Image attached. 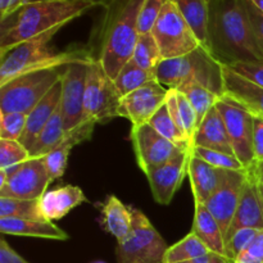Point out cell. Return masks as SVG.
<instances>
[{
    "mask_svg": "<svg viewBox=\"0 0 263 263\" xmlns=\"http://www.w3.org/2000/svg\"><path fill=\"white\" fill-rule=\"evenodd\" d=\"M208 50L223 66L263 61V46L254 33L241 0L210 2Z\"/></svg>",
    "mask_w": 263,
    "mask_h": 263,
    "instance_id": "obj_1",
    "label": "cell"
},
{
    "mask_svg": "<svg viewBox=\"0 0 263 263\" xmlns=\"http://www.w3.org/2000/svg\"><path fill=\"white\" fill-rule=\"evenodd\" d=\"M144 0H109L98 26L99 58L105 73L115 80L133 58L139 39L138 20Z\"/></svg>",
    "mask_w": 263,
    "mask_h": 263,
    "instance_id": "obj_2",
    "label": "cell"
},
{
    "mask_svg": "<svg viewBox=\"0 0 263 263\" xmlns=\"http://www.w3.org/2000/svg\"><path fill=\"white\" fill-rule=\"evenodd\" d=\"M99 7L85 0H35L15 13L10 25L3 26L0 36V57L18 44L62 28L71 21Z\"/></svg>",
    "mask_w": 263,
    "mask_h": 263,
    "instance_id": "obj_3",
    "label": "cell"
},
{
    "mask_svg": "<svg viewBox=\"0 0 263 263\" xmlns=\"http://www.w3.org/2000/svg\"><path fill=\"white\" fill-rule=\"evenodd\" d=\"M61 28H55L40 36L18 44L2 55L0 63V86L22 76L46 69L63 68L68 64L80 61L92 59L91 50L73 49V50L55 51L50 48V41Z\"/></svg>",
    "mask_w": 263,
    "mask_h": 263,
    "instance_id": "obj_4",
    "label": "cell"
},
{
    "mask_svg": "<svg viewBox=\"0 0 263 263\" xmlns=\"http://www.w3.org/2000/svg\"><path fill=\"white\" fill-rule=\"evenodd\" d=\"M157 81L168 89H180L189 84H199L223 97V66L203 46L197 50L163 59L156 69Z\"/></svg>",
    "mask_w": 263,
    "mask_h": 263,
    "instance_id": "obj_5",
    "label": "cell"
},
{
    "mask_svg": "<svg viewBox=\"0 0 263 263\" xmlns=\"http://www.w3.org/2000/svg\"><path fill=\"white\" fill-rule=\"evenodd\" d=\"M133 226L126 238L117 241V263H163L167 244L141 211L131 208Z\"/></svg>",
    "mask_w": 263,
    "mask_h": 263,
    "instance_id": "obj_6",
    "label": "cell"
},
{
    "mask_svg": "<svg viewBox=\"0 0 263 263\" xmlns=\"http://www.w3.org/2000/svg\"><path fill=\"white\" fill-rule=\"evenodd\" d=\"M63 68L22 74L0 86V112L28 115L61 80Z\"/></svg>",
    "mask_w": 263,
    "mask_h": 263,
    "instance_id": "obj_7",
    "label": "cell"
},
{
    "mask_svg": "<svg viewBox=\"0 0 263 263\" xmlns=\"http://www.w3.org/2000/svg\"><path fill=\"white\" fill-rule=\"evenodd\" d=\"M121 99L122 97L115 81L105 73L102 63L97 58H92L87 64L84 120L105 123L112 118L120 117Z\"/></svg>",
    "mask_w": 263,
    "mask_h": 263,
    "instance_id": "obj_8",
    "label": "cell"
},
{
    "mask_svg": "<svg viewBox=\"0 0 263 263\" xmlns=\"http://www.w3.org/2000/svg\"><path fill=\"white\" fill-rule=\"evenodd\" d=\"M152 33L158 44L162 59L186 55L202 46L192 26L170 0L162 9Z\"/></svg>",
    "mask_w": 263,
    "mask_h": 263,
    "instance_id": "obj_9",
    "label": "cell"
},
{
    "mask_svg": "<svg viewBox=\"0 0 263 263\" xmlns=\"http://www.w3.org/2000/svg\"><path fill=\"white\" fill-rule=\"evenodd\" d=\"M215 107L222 116L234 154L244 168L252 170L256 166L253 154V116L228 97L220 98Z\"/></svg>",
    "mask_w": 263,
    "mask_h": 263,
    "instance_id": "obj_10",
    "label": "cell"
},
{
    "mask_svg": "<svg viewBox=\"0 0 263 263\" xmlns=\"http://www.w3.org/2000/svg\"><path fill=\"white\" fill-rule=\"evenodd\" d=\"M131 143L139 167L145 175L167 163L180 154L182 149L159 135L149 123L131 127Z\"/></svg>",
    "mask_w": 263,
    "mask_h": 263,
    "instance_id": "obj_11",
    "label": "cell"
},
{
    "mask_svg": "<svg viewBox=\"0 0 263 263\" xmlns=\"http://www.w3.org/2000/svg\"><path fill=\"white\" fill-rule=\"evenodd\" d=\"M51 184L45 161L43 158H30L20 164L9 176L7 184L0 189V197L15 199H40Z\"/></svg>",
    "mask_w": 263,
    "mask_h": 263,
    "instance_id": "obj_12",
    "label": "cell"
},
{
    "mask_svg": "<svg viewBox=\"0 0 263 263\" xmlns=\"http://www.w3.org/2000/svg\"><path fill=\"white\" fill-rule=\"evenodd\" d=\"M90 61L74 62L63 67V73L61 77V108L66 131L72 130L84 121L85 87H86L87 64L90 63Z\"/></svg>",
    "mask_w": 263,
    "mask_h": 263,
    "instance_id": "obj_13",
    "label": "cell"
},
{
    "mask_svg": "<svg viewBox=\"0 0 263 263\" xmlns=\"http://www.w3.org/2000/svg\"><path fill=\"white\" fill-rule=\"evenodd\" d=\"M248 170H228L221 186L204 203L211 215L216 218L223 233V238L230 229L231 221L238 210Z\"/></svg>",
    "mask_w": 263,
    "mask_h": 263,
    "instance_id": "obj_14",
    "label": "cell"
},
{
    "mask_svg": "<svg viewBox=\"0 0 263 263\" xmlns=\"http://www.w3.org/2000/svg\"><path fill=\"white\" fill-rule=\"evenodd\" d=\"M167 92L168 89L157 80L148 82L121 99L120 117L130 120L133 126L149 123L151 118L166 103Z\"/></svg>",
    "mask_w": 263,
    "mask_h": 263,
    "instance_id": "obj_15",
    "label": "cell"
},
{
    "mask_svg": "<svg viewBox=\"0 0 263 263\" xmlns=\"http://www.w3.org/2000/svg\"><path fill=\"white\" fill-rule=\"evenodd\" d=\"M192 157V151H185L177 154L167 163L157 167L145 175L151 185L154 200L161 205H168L175 194L181 186Z\"/></svg>",
    "mask_w": 263,
    "mask_h": 263,
    "instance_id": "obj_16",
    "label": "cell"
},
{
    "mask_svg": "<svg viewBox=\"0 0 263 263\" xmlns=\"http://www.w3.org/2000/svg\"><path fill=\"white\" fill-rule=\"evenodd\" d=\"M240 229L263 230V202L259 193L258 180L254 175L253 168L248 170V177L241 192L238 210L225 236V246L226 241Z\"/></svg>",
    "mask_w": 263,
    "mask_h": 263,
    "instance_id": "obj_17",
    "label": "cell"
},
{
    "mask_svg": "<svg viewBox=\"0 0 263 263\" xmlns=\"http://www.w3.org/2000/svg\"><path fill=\"white\" fill-rule=\"evenodd\" d=\"M95 125H97L95 121L84 120L76 127L67 131L63 141L57 148H54L50 153L44 157L51 182L63 176L67 168V163H68V156L71 149L77 144L90 140L92 133H94Z\"/></svg>",
    "mask_w": 263,
    "mask_h": 263,
    "instance_id": "obj_18",
    "label": "cell"
},
{
    "mask_svg": "<svg viewBox=\"0 0 263 263\" xmlns=\"http://www.w3.org/2000/svg\"><path fill=\"white\" fill-rule=\"evenodd\" d=\"M223 66V64H222ZM223 97L230 98L252 116L263 118V89L223 66Z\"/></svg>",
    "mask_w": 263,
    "mask_h": 263,
    "instance_id": "obj_19",
    "label": "cell"
},
{
    "mask_svg": "<svg viewBox=\"0 0 263 263\" xmlns=\"http://www.w3.org/2000/svg\"><path fill=\"white\" fill-rule=\"evenodd\" d=\"M228 170L216 168L203 159L193 156L190 157L187 176L190 179L194 203L204 204L211 195L221 186Z\"/></svg>",
    "mask_w": 263,
    "mask_h": 263,
    "instance_id": "obj_20",
    "label": "cell"
},
{
    "mask_svg": "<svg viewBox=\"0 0 263 263\" xmlns=\"http://www.w3.org/2000/svg\"><path fill=\"white\" fill-rule=\"evenodd\" d=\"M61 99L62 84L61 80H59V81L54 85L53 89H51L50 91L41 99V102L27 115L26 130L25 133H23L22 138L18 141H20L22 145H25L28 151L32 148L36 139L39 138V135H40L41 131L44 130L46 123H48L49 121H50V118L53 117L54 112H55L57 108L61 104Z\"/></svg>",
    "mask_w": 263,
    "mask_h": 263,
    "instance_id": "obj_21",
    "label": "cell"
},
{
    "mask_svg": "<svg viewBox=\"0 0 263 263\" xmlns=\"http://www.w3.org/2000/svg\"><path fill=\"white\" fill-rule=\"evenodd\" d=\"M85 202H87V199L84 192L79 186L73 185H66V186L48 190L40 198L41 211L46 220L50 222L61 220L73 208L79 207Z\"/></svg>",
    "mask_w": 263,
    "mask_h": 263,
    "instance_id": "obj_22",
    "label": "cell"
},
{
    "mask_svg": "<svg viewBox=\"0 0 263 263\" xmlns=\"http://www.w3.org/2000/svg\"><path fill=\"white\" fill-rule=\"evenodd\" d=\"M193 146H203L235 156L222 116L216 107L208 112L198 127L193 140Z\"/></svg>",
    "mask_w": 263,
    "mask_h": 263,
    "instance_id": "obj_23",
    "label": "cell"
},
{
    "mask_svg": "<svg viewBox=\"0 0 263 263\" xmlns=\"http://www.w3.org/2000/svg\"><path fill=\"white\" fill-rule=\"evenodd\" d=\"M0 233L3 235L27 236V238L68 240L69 235L50 221H31L21 218H0Z\"/></svg>",
    "mask_w": 263,
    "mask_h": 263,
    "instance_id": "obj_24",
    "label": "cell"
},
{
    "mask_svg": "<svg viewBox=\"0 0 263 263\" xmlns=\"http://www.w3.org/2000/svg\"><path fill=\"white\" fill-rule=\"evenodd\" d=\"M192 233L195 234L211 252L226 257L225 238L222 230L203 203H195Z\"/></svg>",
    "mask_w": 263,
    "mask_h": 263,
    "instance_id": "obj_25",
    "label": "cell"
},
{
    "mask_svg": "<svg viewBox=\"0 0 263 263\" xmlns=\"http://www.w3.org/2000/svg\"><path fill=\"white\" fill-rule=\"evenodd\" d=\"M103 226L117 241L128 235L133 226V213L117 197L109 195L102 208Z\"/></svg>",
    "mask_w": 263,
    "mask_h": 263,
    "instance_id": "obj_26",
    "label": "cell"
},
{
    "mask_svg": "<svg viewBox=\"0 0 263 263\" xmlns=\"http://www.w3.org/2000/svg\"><path fill=\"white\" fill-rule=\"evenodd\" d=\"M189 22L203 48L208 50V18L210 0H170ZM210 51V50H208Z\"/></svg>",
    "mask_w": 263,
    "mask_h": 263,
    "instance_id": "obj_27",
    "label": "cell"
},
{
    "mask_svg": "<svg viewBox=\"0 0 263 263\" xmlns=\"http://www.w3.org/2000/svg\"><path fill=\"white\" fill-rule=\"evenodd\" d=\"M66 133L67 131L64 128L62 108L61 104H59V107L54 112L53 117L46 123L44 130L41 131L39 138L33 143L32 148L28 151L31 158H43L46 154L50 153L54 148H57L63 141Z\"/></svg>",
    "mask_w": 263,
    "mask_h": 263,
    "instance_id": "obj_28",
    "label": "cell"
},
{
    "mask_svg": "<svg viewBox=\"0 0 263 263\" xmlns=\"http://www.w3.org/2000/svg\"><path fill=\"white\" fill-rule=\"evenodd\" d=\"M154 80H157L156 71H146V69L138 66L133 59H130L121 68L117 77L113 81H115V85L120 95L123 98L130 94V92L140 89L141 86L146 85L148 82L154 81Z\"/></svg>",
    "mask_w": 263,
    "mask_h": 263,
    "instance_id": "obj_29",
    "label": "cell"
},
{
    "mask_svg": "<svg viewBox=\"0 0 263 263\" xmlns=\"http://www.w3.org/2000/svg\"><path fill=\"white\" fill-rule=\"evenodd\" d=\"M149 125H151L159 135L166 138L167 140L174 143L175 145L179 146L182 151H192L193 149L192 140H190V139L177 127L176 123L174 122L166 103H164V104L159 108L158 112L151 118Z\"/></svg>",
    "mask_w": 263,
    "mask_h": 263,
    "instance_id": "obj_30",
    "label": "cell"
},
{
    "mask_svg": "<svg viewBox=\"0 0 263 263\" xmlns=\"http://www.w3.org/2000/svg\"><path fill=\"white\" fill-rule=\"evenodd\" d=\"M5 217L31 221H48L41 211L40 199L26 200L0 197V218Z\"/></svg>",
    "mask_w": 263,
    "mask_h": 263,
    "instance_id": "obj_31",
    "label": "cell"
},
{
    "mask_svg": "<svg viewBox=\"0 0 263 263\" xmlns=\"http://www.w3.org/2000/svg\"><path fill=\"white\" fill-rule=\"evenodd\" d=\"M208 247L198 238L195 234H187L185 238L177 241L174 246L168 247L164 253L163 263H180L192 261L198 257L205 256L210 253Z\"/></svg>",
    "mask_w": 263,
    "mask_h": 263,
    "instance_id": "obj_32",
    "label": "cell"
},
{
    "mask_svg": "<svg viewBox=\"0 0 263 263\" xmlns=\"http://www.w3.org/2000/svg\"><path fill=\"white\" fill-rule=\"evenodd\" d=\"M177 90H180L187 98L190 104L194 108L198 117V127L202 123V121L204 120L205 116L208 115V112L215 107L216 103L220 99L218 95H216L210 89H207V87L202 86L199 84L185 85V86L180 87Z\"/></svg>",
    "mask_w": 263,
    "mask_h": 263,
    "instance_id": "obj_33",
    "label": "cell"
},
{
    "mask_svg": "<svg viewBox=\"0 0 263 263\" xmlns=\"http://www.w3.org/2000/svg\"><path fill=\"white\" fill-rule=\"evenodd\" d=\"M131 59L146 71H156L158 64L163 59H162L161 50H159V46L153 33L149 32L139 35L138 43H136Z\"/></svg>",
    "mask_w": 263,
    "mask_h": 263,
    "instance_id": "obj_34",
    "label": "cell"
},
{
    "mask_svg": "<svg viewBox=\"0 0 263 263\" xmlns=\"http://www.w3.org/2000/svg\"><path fill=\"white\" fill-rule=\"evenodd\" d=\"M193 156L203 159L204 162L210 163L211 166L221 170H246L238 158L233 154H226L223 152L213 151V149L203 148V146H193Z\"/></svg>",
    "mask_w": 263,
    "mask_h": 263,
    "instance_id": "obj_35",
    "label": "cell"
},
{
    "mask_svg": "<svg viewBox=\"0 0 263 263\" xmlns=\"http://www.w3.org/2000/svg\"><path fill=\"white\" fill-rule=\"evenodd\" d=\"M31 158L30 152L18 140L0 139V168L20 166Z\"/></svg>",
    "mask_w": 263,
    "mask_h": 263,
    "instance_id": "obj_36",
    "label": "cell"
},
{
    "mask_svg": "<svg viewBox=\"0 0 263 263\" xmlns=\"http://www.w3.org/2000/svg\"><path fill=\"white\" fill-rule=\"evenodd\" d=\"M27 125V115L25 113L0 112V139L20 140Z\"/></svg>",
    "mask_w": 263,
    "mask_h": 263,
    "instance_id": "obj_37",
    "label": "cell"
},
{
    "mask_svg": "<svg viewBox=\"0 0 263 263\" xmlns=\"http://www.w3.org/2000/svg\"><path fill=\"white\" fill-rule=\"evenodd\" d=\"M168 0H144L138 20L139 35L149 33L153 30L162 9Z\"/></svg>",
    "mask_w": 263,
    "mask_h": 263,
    "instance_id": "obj_38",
    "label": "cell"
},
{
    "mask_svg": "<svg viewBox=\"0 0 263 263\" xmlns=\"http://www.w3.org/2000/svg\"><path fill=\"white\" fill-rule=\"evenodd\" d=\"M256 229H240L236 231L228 241H226V258L234 263L236 258L253 243L254 239L259 234Z\"/></svg>",
    "mask_w": 263,
    "mask_h": 263,
    "instance_id": "obj_39",
    "label": "cell"
},
{
    "mask_svg": "<svg viewBox=\"0 0 263 263\" xmlns=\"http://www.w3.org/2000/svg\"><path fill=\"white\" fill-rule=\"evenodd\" d=\"M177 102H179V108H180V113H181V120H182V125H184L185 134H186L187 138H189L193 143L195 133H197L198 130L197 113H195L194 108H193V105L190 104L187 98L185 97L180 90H177Z\"/></svg>",
    "mask_w": 263,
    "mask_h": 263,
    "instance_id": "obj_40",
    "label": "cell"
},
{
    "mask_svg": "<svg viewBox=\"0 0 263 263\" xmlns=\"http://www.w3.org/2000/svg\"><path fill=\"white\" fill-rule=\"evenodd\" d=\"M243 79L263 89V61L262 62H238L226 66Z\"/></svg>",
    "mask_w": 263,
    "mask_h": 263,
    "instance_id": "obj_41",
    "label": "cell"
},
{
    "mask_svg": "<svg viewBox=\"0 0 263 263\" xmlns=\"http://www.w3.org/2000/svg\"><path fill=\"white\" fill-rule=\"evenodd\" d=\"M234 263H263V230Z\"/></svg>",
    "mask_w": 263,
    "mask_h": 263,
    "instance_id": "obj_42",
    "label": "cell"
},
{
    "mask_svg": "<svg viewBox=\"0 0 263 263\" xmlns=\"http://www.w3.org/2000/svg\"><path fill=\"white\" fill-rule=\"evenodd\" d=\"M241 4H243L244 9H246V13L248 15L249 22H251L252 27H253L257 39H258V41L263 46V12L259 10L253 3L249 2V0H241Z\"/></svg>",
    "mask_w": 263,
    "mask_h": 263,
    "instance_id": "obj_43",
    "label": "cell"
},
{
    "mask_svg": "<svg viewBox=\"0 0 263 263\" xmlns=\"http://www.w3.org/2000/svg\"><path fill=\"white\" fill-rule=\"evenodd\" d=\"M253 154L256 163L263 161V118L253 116Z\"/></svg>",
    "mask_w": 263,
    "mask_h": 263,
    "instance_id": "obj_44",
    "label": "cell"
},
{
    "mask_svg": "<svg viewBox=\"0 0 263 263\" xmlns=\"http://www.w3.org/2000/svg\"><path fill=\"white\" fill-rule=\"evenodd\" d=\"M31 2H35V0H0V20L2 22L9 20L12 15L20 12L25 5Z\"/></svg>",
    "mask_w": 263,
    "mask_h": 263,
    "instance_id": "obj_45",
    "label": "cell"
},
{
    "mask_svg": "<svg viewBox=\"0 0 263 263\" xmlns=\"http://www.w3.org/2000/svg\"><path fill=\"white\" fill-rule=\"evenodd\" d=\"M0 263H28L15 251L10 248L4 238L0 239Z\"/></svg>",
    "mask_w": 263,
    "mask_h": 263,
    "instance_id": "obj_46",
    "label": "cell"
},
{
    "mask_svg": "<svg viewBox=\"0 0 263 263\" xmlns=\"http://www.w3.org/2000/svg\"><path fill=\"white\" fill-rule=\"evenodd\" d=\"M253 172H254V175H256L257 180L263 184V161L256 163V166L253 167Z\"/></svg>",
    "mask_w": 263,
    "mask_h": 263,
    "instance_id": "obj_47",
    "label": "cell"
},
{
    "mask_svg": "<svg viewBox=\"0 0 263 263\" xmlns=\"http://www.w3.org/2000/svg\"><path fill=\"white\" fill-rule=\"evenodd\" d=\"M249 2L253 3V4L256 5L259 10H262L263 12V0H249Z\"/></svg>",
    "mask_w": 263,
    "mask_h": 263,
    "instance_id": "obj_48",
    "label": "cell"
},
{
    "mask_svg": "<svg viewBox=\"0 0 263 263\" xmlns=\"http://www.w3.org/2000/svg\"><path fill=\"white\" fill-rule=\"evenodd\" d=\"M85 2H92V3H97V4L99 5V7H104V5L107 4V3L109 2V0H85Z\"/></svg>",
    "mask_w": 263,
    "mask_h": 263,
    "instance_id": "obj_49",
    "label": "cell"
},
{
    "mask_svg": "<svg viewBox=\"0 0 263 263\" xmlns=\"http://www.w3.org/2000/svg\"><path fill=\"white\" fill-rule=\"evenodd\" d=\"M258 187H259V193H261L262 202H263V184H262V182H259V181H258Z\"/></svg>",
    "mask_w": 263,
    "mask_h": 263,
    "instance_id": "obj_50",
    "label": "cell"
},
{
    "mask_svg": "<svg viewBox=\"0 0 263 263\" xmlns=\"http://www.w3.org/2000/svg\"><path fill=\"white\" fill-rule=\"evenodd\" d=\"M180 263H193L192 261H186V262H180Z\"/></svg>",
    "mask_w": 263,
    "mask_h": 263,
    "instance_id": "obj_51",
    "label": "cell"
},
{
    "mask_svg": "<svg viewBox=\"0 0 263 263\" xmlns=\"http://www.w3.org/2000/svg\"><path fill=\"white\" fill-rule=\"evenodd\" d=\"M95 263H104V262H95Z\"/></svg>",
    "mask_w": 263,
    "mask_h": 263,
    "instance_id": "obj_52",
    "label": "cell"
},
{
    "mask_svg": "<svg viewBox=\"0 0 263 263\" xmlns=\"http://www.w3.org/2000/svg\"><path fill=\"white\" fill-rule=\"evenodd\" d=\"M210 2H213V0H210Z\"/></svg>",
    "mask_w": 263,
    "mask_h": 263,
    "instance_id": "obj_53",
    "label": "cell"
}]
</instances>
